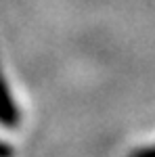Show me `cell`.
Here are the masks:
<instances>
[{
	"label": "cell",
	"mask_w": 155,
	"mask_h": 157,
	"mask_svg": "<svg viewBox=\"0 0 155 157\" xmlns=\"http://www.w3.org/2000/svg\"><path fill=\"white\" fill-rule=\"evenodd\" d=\"M0 157H6V151H4L2 147H0Z\"/></svg>",
	"instance_id": "1"
}]
</instances>
